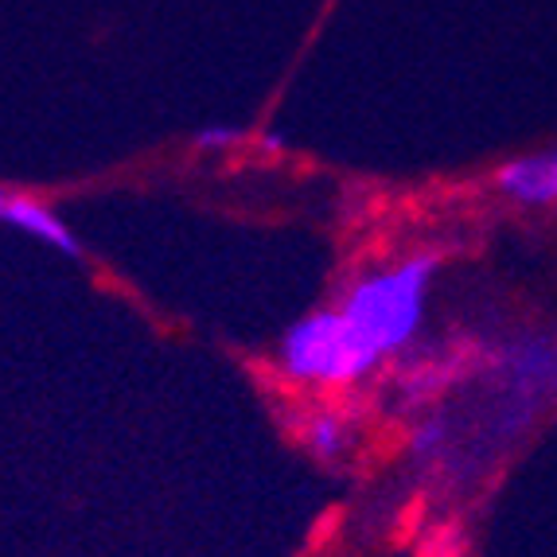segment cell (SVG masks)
Here are the masks:
<instances>
[{
    "instance_id": "7",
    "label": "cell",
    "mask_w": 557,
    "mask_h": 557,
    "mask_svg": "<svg viewBox=\"0 0 557 557\" xmlns=\"http://www.w3.org/2000/svg\"><path fill=\"white\" fill-rule=\"evenodd\" d=\"M4 199H9V187H0V207H4Z\"/></svg>"
},
{
    "instance_id": "5",
    "label": "cell",
    "mask_w": 557,
    "mask_h": 557,
    "mask_svg": "<svg viewBox=\"0 0 557 557\" xmlns=\"http://www.w3.org/2000/svg\"><path fill=\"white\" fill-rule=\"evenodd\" d=\"M300 445L317 456L320 465H339L355 448V425L344 409L320 406L300 421Z\"/></svg>"
},
{
    "instance_id": "3",
    "label": "cell",
    "mask_w": 557,
    "mask_h": 557,
    "mask_svg": "<svg viewBox=\"0 0 557 557\" xmlns=\"http://www.w3.org/2000/svg\"><path fill=\"white\" fill-rule=\"evenodd\" d=\"M495 187L519 207H557V145L507 160L495 172Z\"/></svg>"
},
{
    "instance_id": "6",
    "label": "cell",
    "mask_w": 557,
    "mask_h": 557,
    "mask_svg": "<svg viewBox=\"0 0 557 557\" xmlns=\"http://www.w3.org/2000/svg\"><path fill=\"white\" fill-rule=\"evenodd\" d=\"M242 137V129H234V125H211V129H203L196 137L199 149H226V145H234V140Z\"/></svg>"
},
{
    "instance_id": "1",
    "label": "cell",
    "mask_w": 557,
    "mask_h": 557,
    "mask_svg": "<svg viewBox=\"0 0 557 557\" xmlns=\"http://www.w3.org/2000/svg\"><path fill=\"white\" fill-rule=\"evenodd\" d=\"M421 398L448 386L472 394L465 413L433 409L409 433V460L465 487L519 448L557 409V332L515 327L483 344L437 347L409 382Z\"/></svg>"
},
{
    "instance_id": "2",
    "label": "cell",
    "mask_w": 557,
    "mask_h": 557,
    "mask_svg": "<svg viewBox=\"0 0 557 557\" xmlns=\"http://www.w3.org/2000/svg\"><path fill=\"white\" fill-rule=\"evenodd\" d=\"M441 253L418 250L359 273L324 308L293 320L277 344V371L308 391H347L406 359L425 332Z\"/></svg>"
},
{
    "instance_id": "4",
    "label": "cell",
    "mask_w": 557,
    "mask_h": 557,
    "mask_svg": "<svg viewBox=\"0 0 557 557\" xmlns=\"http://www.w3.org/2000/svg\"><path fill=\"white\" fill-rule=\"evenodd\" d=\"M0 223L12 226V231H20V234H28V238H36V242L55 246V250L66 253V258H78V253H83L78 234L71 231L51 207L39 203V199H32V196H12L9 191V199H4V207H0Z\"/></svg>"
}]
</instances>
